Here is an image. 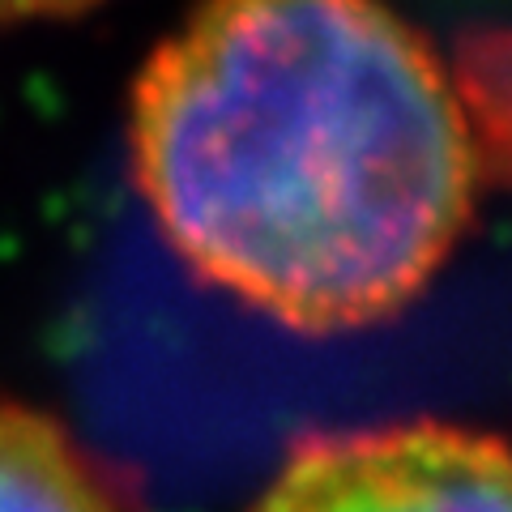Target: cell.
I'll return each instance as SVG.
<instances>
[{"instance_id": "7a4b0ae2", "label": "cell", "mask_w": 512, "mask_h": 512, "mask_svg": "<svg viewBox=\"0 0 512 512\" xmlns=\"http://www.w3.org/2000/svg\"><path fill=\"white\" fill-rule=\"evenodd\" d=\"M248 512H512V448L453 423L312 436Z\"/></svg>"}, {"instance_id": "3957f363", "label": "cell", "mask_w": 512, "mask_h": 512, "mask_svg": "<svg viewBox=\"0 0 512 512\" xmlns=\"http://www.w3.org/2000/svg\"><path fill=\"white\" fill-rule=\"evenodd\" d=\"M0 512H128V504L52 414L0 402Z\"/></svg>"}, {"instance_id": "6da1fadb", "label": "cell", "mask_w": 512, "mask_h": 512, "mask_svg": "<svg viewBox=\"0 0 512 512\" xmlns=\"http://www.w3.org/2000/svg\"><path fill=\"white\" fill-rule=\"evenodd\" d=\"M128 141L175 256L299 333L402 312L474 218L461 99L380 0H201L141 69Z\"/></svg>"}, {"instance_id": "277c9868", "label": "cell", "mask_w": 512, "mask_h": 512, "mask_svg": "<svg viewBox=\"0 0 512 512\" xmlns=\"http://www.w3.org/2000/svg\"><path fill=\"white\" fill-rule=\"evenodd\" d=\"M94 0H0V22H39V18H69L90 9Z\"/></svg>"}]
</instances>
